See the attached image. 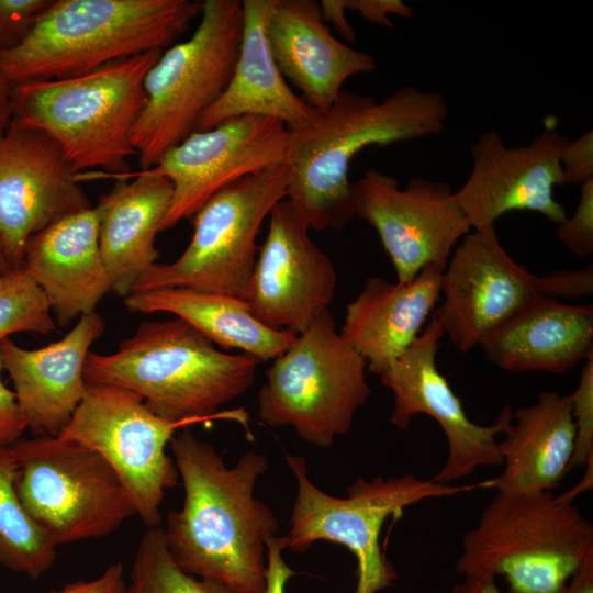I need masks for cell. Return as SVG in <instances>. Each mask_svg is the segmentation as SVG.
Here are the masks:
<instances>
[{
  "label": "cell",
  "instance_id": "cell-1",
  "mask_svg": "<svg viewBox=\"0 0 593 593\" xmlns=\"http://www.w3.org/2000/svg\"><path fill=\"white\" fill-rule=\"evenodd\" d=\"M169 444L184 488L181 510L169 511L163 527L170 556L194 577L236 593H265L266 540L279 527L271 508L254 495L268 469L266 456L249 450L228 468L189 428Z\"/></svg>",
  "mask_w": 593,
  "mask_h": 593
},
{
  "label": "cell",
  "instance_id": "cell-2",
  "mask_svg": "<svg viewBox=\"0 0 593 593\" xmlns=\"http://www.w3.org/2000/svg\"><path fill=\"white\" fill-rule=\"evenodd\" d=\"M448 114L441 93L412 85L381 101L343 89L327 110L290 131L286 199L310 230H343L355 217L348 178L353 159L371 146L438 134Z\"/></svg>",
  "mask_w": 593,
  "mask_h": 593
},
{
  "label": "cell",
  "instance_id": "cell-3",
  "mask_svg": "<svg viewBox=\"0 0 593 593\" xmlns=\"http://www.w3.org/2000/svg\"><path fill=\"white\" fill-rule=\"evenodd\" d=\"M259 360L227 354L202 333L176 317L142 323L115 353L89 351L86 383L111 384L142 396L158 416L184 426L216 417L246 423L243 410L217 413L254 384Z\"/></svg>",
  "mask_w": 593,
  "mask_h": 593
},
{
  "label": "cell",
  "instance_id": "cell-4",
  "mask_svg": "<svg viewBox=\"0 0 593 593\" xmlns=\"http://www.w3.org/2000/svg\"><path fill=\"white\" fill-rule=\"evenodd\" d=\"M202 7L195 0H54L19 46L0 53V69L15 86L165 51Z\"/></svg>",
  "mask_w": 593,
  "mask_h": 593
},
{
  "label": "cell",
  "instance_id": "cell-5",
  "mask_svg": "<svg viewBox=\"0 0 593 593\" xmlns=\"http://www.w3.org/2000/svg\"><path fill=\"white\" fill-rule=\"evenodd\" d=\"M163 51L101 66L78 77L13 86V120L61 148L78 172L100 167L105 177L130 171L131 131L146 103L145 77Z\"/></svg>",
  "mask_w": 593,
  "mask_h": 593
},
{
  "label": "cell",
  "instance_id": "cell-6",
  "mask_svg": "<svg viewBox=\"0 0 593 593\" xmlns=\"http://www.w3.org/2000/svg\"><path fill=\"white\" fill-rule=\"evenodd\" d=\"M590 553L593 525L571 501L497 492L463 535L455 570L503 575L508 593H562Z\"/></svg>",
  "mask_w": 593,
  "mask_h": 593
},
{
  "label": "cell",
  "instance_id": "cell-7",
  "mask_svg": "<svg viewBox=\"0 0 593 593\" xmlns=\"http://www.w3.org/2000/svg\"><path fill=\"white\" fill-rule=\"evenodd\" d=\"M243 33L242 1L205 0L193 34L163 51L148 70L146 103L130 135L143 170L191 133L233 76Z\"/></svg>",
  "mask_w": 593,
  "mask_h": 593
},
{
  "label": "cell",
  "instance_id": "cell-8",
  "mask_svg": "<svg viewBox=\"0 0 593 593\" xmlns=\"http://www.w3.org/2000/svg\"><path fill=\"white\" fill-rule=\"evenodd\" d=\"M286 461L296 481L290 530L283 536L287 549L303 553L318 540L345 546L357 562L354 593H378L399 579L380 545L389 517H400L406 507L425 500L478 489L477 484H440L405 473L388 479L359 478L347 489L346 497H336L313 484L304 457L286 454Z\"/></svg>",
  "mask_w": 593,
  "mask_h": 593
},
{
  "label": "cell",
  "instance_id": "cell-9",
  "mask_svg": "<svg viewBox=\"0 0 593 593\" xmlns=\"http://www.w3.org/2000/svg\"><path fill=\"white\" fill-rule=\"evenodd\" d=\"M370 394L365 359L326 310L267 369L258 416L271 427L292 426L303 440L328 448L350 429Z\"/></svg>",
  "mask_w": 593,
  "mask_h": 593
},
{
  "label": "cell",
  "instance_id": "cell-10",
  "mask_svg": "<svg viewBox=\"0 0 593 593\" xmlns=\"http://www.w3.org/2000/svg\"><path fill=\"white\" fill-rule=\"evenodd\" d=\"M11 448L20 502L56 548L109 536L137 515L132 495L96 451L59 436L21 438Z\"/></svg>",
  "mask_w": 593,
  "mask_h": 593
},
{
  "label": "cell",
  "instance_id": "cell-11",
  "mask_svg": "<svg viewBox=\"0 0 593 593\" xmlns=\"http://www.w3.org/2000/svg\"><path fill=\"white\" fill-rule=\"evenodd\" d=\"M288 186V166L279 164L222 188L192 216L193 236L182 255L149 267L132 293L191 288L247 301L260 226Z\"/></svg>",
  "mask_w": 593,
  "mask_h": 593
},
{
  "label": "cell",
  "instance_id": "cell-12",
  "mask_svg": "<svg viewBox=\"0 0 593 593\" xmlns=\"http://www.w3.org/2000/svg\"><path fill=\"white\" fill-rule=\"evenodd\" d=\"M155 414L137 393L87 383L85 395L59 437L99 454L132 495L147 528L160 526V504L179 472L166 447L183 427Z\"/></svg>",
  "mask_w": 593,
  "mask_h": 593
},
{
  "label": "cell",
  "instance_id": "cell-13",
  "mask_svg": "<svg viewBox=\"0 0 593 593\" xmlns=\"http://www.w3.org/2000/svg\"><path fill=\"white\" fill-rule=\"evenodd\" d=\"M451 187L422 177L399 180L368 169L351 183L354 216L370 224L388 254L396 282L409 283L427 266L444 270L471 226Z\"/></svg>",
  "mask_w": 593,
  "mask_h": 593
},
{
  "label": "cell",
  "instance_id": "cell-14",
  "mask_svg": "<svg viewBox=\"0 0 593 593\" xmlns=\"http://www.w3.org/2000/svg\"><path fill=\"white\" fill-rule=\"evenodd\" d=\"M443 336L441 327L430 316L416 340L379 378L393 394L390 421L398 429H407L418 414L429 415L441 427L447 440V457L432 480L452 484L480 467L502 466L497 436L510 426L513 409L505 404L496 421L486 426L467 416L460 399L436 363Z\"/></svg>",
  "mask_w": 593,
  "mask_h": 593
},
{
  "label": "cell",
  "instance_id": "cell-15",
  "mask_svg": "<svg viewBox=\"0 0 593 593\" xmlns=\"http://www.w3.org/2000/svg\"><path fill=\"white\" fill-rule=\"evenodd\" d=\"M290 131L279 120L244 115L195 131L167 149L152 174L174 187L169 211L159 232L192 217L227 184L273 165L286 164Z\"/></svg>",
  "mask_w": 593,
  "mask_h": 593
},
{
  "label": "cell",
  "instance_id": "cell-16",
  "mask_svg": "<svg viewBox=\"0 0 593 593\" xmlns=\"http://www.w3.org/2000/svg\"><path fill=\"white\" fill-rule=\"evenodd\" d=\"M567 142L553 116L546 118L542 131L526 145L507 146L495 130L482 133L470 148V174L454 192L471 228L495 226L512 211L536 212L561 223L567 213L555 188L562 186L560 154Z\"/></svg>",
  "mask_w": 593,
  "mask_h": 593
},
{
  "label": "cell",
  "instance_id": "cell-17",
  "mask_svg": "<svg viewBox=\"0 0 593 593\" xmlns=\"http://www.w3.org/2000/svg\"><path fill=\"white\" fill-rule=\"evenodd\" d=\"M536 276L502 246L495 226L473 230L441 272L434 317L452 345L468 353L539 294Z\"/></svg>",
  "mask_w": 593,
  "mask_h": 593
},
{
  "label": "cell",
  "instance_id": "cell-18",
  "mask_svg": "<svg viewBox=\"0 0 593 593\" xmlns=\"http://www.w3.org/2000/svg\"><path fill=\"white\" fill-rule=\"evenodd\" d=\"M81 174L46 134L12 119L0 134V237L15 268L27 239L54 222L91 208Z\"/></svg>",
  "mask_w": 593,
  "mask_h": 593
},
{
  "label": "cell",
  "instance_id": "cell-19",
  "mask_svg": "<svg viewBox=\"0 0 593 593\" xmlns=\"http://www.w3.org/2000/svg\"><path fill=\"white\" fill-rule=\"evenodd\" d=\"M269 217L247 303L262 325L298 335L328 310L336 291V270L289 200L277 203Z\"/></svg>",
  "mask_w": 593,
  "mask_h": 593
},
{
  "label": "cell",
  "instance_id": "cell-20",
  "mask_svg": "<svg viewBox=\"0 0 593 593\" xmlns=\"http://www.w3.org/2000/svg\"><path fill=\"white\" fill-rule=\"evenodd\" d=\"M105 323L96 312L80 316L60 340L25 349L10 337L0 340L3 370L34 436H58L81 402L87 383L83 367L90 346Z\"/></svg>",
  "mask_w": 593,
  "mask_h": 593
},
{
  "label": "cell",
  "instance_id": "cell-21",
  "mask_svg": "<svg viewBox=\"0 0 593 593\" xmlns=\"http://www.w3.org/2000/svg\"><path fill=\"white\" fill-rule=\"evenodd\" d=\"M266 32L280 72L318 112L334 103L348 78L378 68L371 54L331 33L316 0H275Z\"/></svg>",
  "mask_w": 593,
  "mask_h": 593
},
{
  "label": "cell",
  "instance_id": "cell-22",
  "mask_svg": "<svg viewBox=\"0 0 593 593\" xmlns=\"http://www.w3.org/2000/svg\"><path fill=\"white\" fill-rule=\"evenodd\" d=\"M22 268L47 298L57 325L66 326L93 313L111 291L99 247L96 206L69 214L32 235L24 247Z\"/></svg>",
  "mask_w": 593,
  "mask_h": 593
},
{
  "label": "cell",
  "instance_id": "cell-23",
  "mask_svg": "<svg viewBox=\"0 0 593 593\" xmlns=\"http://www.w3.org/2000/svg\"><path fill=\"white\" fill-rule=\"evenodd\" d=\"M112 190L96 205L99 247L111 291L127 296L159 256L155 239L167 215L174 187L159 175L142 170L114 176Z\"/></svg>",
  "mask_w": 593,
  "mask_h": 593
},
{
  "label": "cell",
  "instance_id": "cell-24",
  "mask_svg": "<svg viewBox=\"0 0 593 593\" xmlns=\"http://www.w3.org/2000/svg\"><path fill=\"white\" fill-rule=\"evenodd\" d=\"M443 270L427 266L409 283L373 276L349 302L340 335L380 376L419 336L440 299Z\"/></svg>",
  "mask_w": 593,
  "mask_h": 593
},
{
  "label": "cell",
  "instance_id": "cell-25",
  "mask_svg": "<svg viewBox=\"0 0 593 593\" xmlns=\"http://www.w3.org/2000/svg\"><path fill=\"white\" fill-rule=\"evenodd\" d=\"M479 346L505 371L564 373L593 353V306L538 295Z\"/></svg>",
  "mask_w": 593,
  "mask_h": 593
},
{
  "label": "cell",
  "instance_id": "cell-26",
  "mask_svg": "<svg viewBox=\"0 0 593 593\" xmlns=\"http://www.w3.org/2000/svg\"><path fill=\"white\" fill-rule=\"evenodd\" d=\"M275 0H244L238 58L228 86L200 118L197 131L232 118L255 115L281 121L289 131L307 125L317 111L287 83L267 38V21Z\"/></svg>",
  "mask_w": 593,
  "mask_h": 593
},
{
  "label": "cell",
  "instance_id": "cell-27",
  "mask_svg": "<svg viewBox=\"0 0 593 593\" xmlns=\"http://www.w3.org/2000/svg\"><path fill=\"white\" fill-rule=\"evenodd\" d=\"M499 441L503 472L477 483L502 493L555 490L569 471L575 427L570 394L545 391L536 403L513 410V418Z\"/></svg>",
  "mask_w": 593,
  "mask_h": 593
},
{
  "label": "cell",
  "instance_id": "cell-28",
  "mask_svg": "<svg viewBox=\"0 0 593 593\" xmlns=\"http://www.w3.org/2000/svg\"><path fill=\"white\" fill-rule=\"evenodd\" d=\"M124 305L144 314L167 312L186 321L213 344L240 349L260 361L273 360L295 340L290 331L262 325L247 301L191 288H164L131 293Z\"/></svg>",
  "mask_w": 593,
  "mask_h": 593
},
{
  "label": "cell",
  "instance_id": "cell-29",
  "mask_svg": "<svg viewBox=\"0 0 593 593\" xmlns=\"http://www.w3.org/2000/svg\"><path fill=\"white\" fill-rule=\"evenodd\" d=\"M15 475L11 446L0 447V564L37 580L52 568L57 551L23 508L15 490Z\"/></svg>",
  "mask_w": 593,
  "mask_h": 593
},
{
  "label": "cell",
  "instance_id": "cell-30",
  "mask_svg": "<svg viewBox=\"0 0 593 593\" xmlns=\"http://www.w3.org/2000/svg\"><path fill=\"white\" fill-rule=\"evenodd\" d=\"M124 593H236L209 579L181 570L169 553L164 528H148L142 536Z\"/></svg>",
  "mask_w": 593,
  "mask_h": 593
},
{
  "label": "cell",
  "instance_id": "cell-31",
  "mask_svg": "<svg viewBox=\"0 0 593 593\" xmlns=\"http://www.w3.org/2000/svg\"><path fill=\"white\" fill-rule=\"evenodd\" d=\"M56 328L51 305L21 267L0 277V340L11 334H49Z\"/></svg>",
  "mask_w": 593,
  "mask_h": 593
},
{
  "label": "cell",
  "instance_id": "cell-32",
  "mask_svg": "<svg viewBox=\"0 0 593 593\" xmlns=\"http://www.w3.org/2000/svg\"><path fill=\"white\" fill-rule=\"evenodd\" d=\"M575 440L569 471L593 461V353L584 360L577 388L570 393Z\"/></svg>",
  "mask_w": 593,
  "mask_h": 593
},
{
  "label": "cell",
  "instance_id": "cell-33",
  "mask_svg": "<svg viewBox=\"0 0 593 593\" xmlns=\"http://www.w3.org/2000/svg\"><path fill=\"white\" fill-rule=\"evenodd\" d=\"M54 0H0V53L19 46Z\"/></svg>",
  "mask_w": 593,
  "mask_h": 593
},
{
  "label": "cell",
  "instance_id": "cell-34",
  "mask_svg": "<svg viewBox=\"0 0 593 593\" xmlns=\"http://www.w3.org/2000/svg\"><path fill=\"white\" fill-rule=\"evenodd\" d=\"M580 189L577 209L558 224L557 237L574 256L588 257L593 251V180Z\"/></svg>",
  "mask_w": 593,
  "mask_h": 593
},
{
  "label": "cell",
  "instance_id": "cell-35",
  "mask_svg": "<svg viewBox=\"0 0 593 593\" xmlns=\"http://www.w3.org/2000/svg\"><path fill=\"white\" fill-rule=\"evenodd\" d=\"M535 286L539 295L552 299L590 296L593 293L592 264L582 269L560 270L542 277L536 276Z\"/></svg>",
  "mask_w": 593,
  "mask_h": 593
},
{
  "label": "cell",
  "instance_id": "cell-36",
  "mask_svg": "<svg viewBox=\"0 0 593 593\" xmlns=\"http://www.w3.org/2000/svg\"><path fill=\"white\" fill-rule=\"evenodd\" d=\"M562 186L593 180V131L588 130L567 142L560 154Z\"/></svg>",
  "mask_w": 593,
  "mask_h": 593
},
{
  "label": "cell",
  "instance_id": "cell-37",
  "mask_svg": "<svg viewBox=\"0 0 593 593\" xmlns=\"http://www.w3.org/2000/svg\"><path fill=\"white\" fill-rule=\"evenodd\" d=\"M3 371L0 356V447L11 446L27 429L26 421L20 410L14 391L2 381Z\"/></svg>",
  "mask_w": 593,
  "mask_h": 593
},
{
  "label": "cell",
  "instance_id": "cell-38",
  "mask_svg": "<svg viewBox=\"0 0 593 593\" xmlns=\"http://www.w3.org/2000/svg\"><path fill=\"white\" fill-rule=\"evenodd\" d=\"M346 11L358 12L367 21L392 27L390 15L400 18H411L414 14L413 8L401 0H343Z\"/></svg>",
  "mask_w": 593,
  "mask_h": 593
},
{
  "label": "cell",
  "instance_id": "cell-39",
  "mask_svg": "<svg viewBox=\"0 0 593 593\" xmlns=\"http://www.w3.org/2000/svg\"><path fill=\"white\" fill-rule=\"evenodd\" d=\"M267 549V573L265 593H286L284 586L290 578L296 572L291 569L282 557V551L287 549L283 536H272L266 540Z\"/></svg>",
  "mask_w": 593,
  "mask_h": 593
},
{
  "label": "cell",
  "instance_id": "cell-40",
  "mask_svg": "<svg viewBox=\"0 0 593 593\" xmlns=\"http://www.w3.org/2000/svg\"><path fill=\"white\" fill-rule=\"evenodd\" d=\"M125 585L123 564L114 562L96 579L70 582L49 593H124Z\"/></svg>",
  "mask_w": 593,
  "mask_h": 593
},
{
  "label": "cell",
  "instance_id": "cell-41",
  "mask_svg": "<svg viewBox=\"0 0 593 593\" xmlns=\"http://www.w3.org/2000/svg\"><path fill=\"white\" fill-rule=\"evenodd\" d=\"M321 16L323 22L332 23L334 29L349 44L356 42V33L349 24L346 15L343 0H322L320 1Z\"/></svg>",
  "mask_w": 593,
  "mask_h": 593
},
{
  "label": "cell",
  "instance_id": "cell-42",
  "mask_svg": "<svg viewBox=\"0 0 593 593\" xmlns=\"http://www.w3.org/2000/svg\"><path fill=\"white\" fill-rule=\"evenodd\" d=\"M451 593H502L495 577L485 573L463 575V580L451 588Z\"/></svg>",
  "mask_w": 593,
  "mask_h": 593
},
{
  "label": "cell",
  "instance_id": "cell-43",
  "mask_svg": "<svg viewBox=\"0 0 593 593\" xmlns=\"http://www.w3.org/2000/svg\"><path fill=\"white\" fill-rule=\"evenodd\" d=\"M562 593H593V553L584 558Z\"/></svg>",
  "mask_w": 593,
  "mask_h": 593
},
{
  "label": "cell",
  "instance_id": "cell-44",
  "mask_svg": "<svg viewBox=\"0 0 593 593\" xmlns=\"http://www.w3.org/2000/svg\"><path fill=\"white\" fill-rule=\"evenodd\" d=\"M12 91L13 86L0 69V134L7 130L13 118Z\"/></svg>",
  "mask_w": 593,
  "mask_h": 593
},
{
  "label": "cell",
  "instance_id": "cell-45",
  "mask_svg": "<svg viewBox=\"0 0 593 593\" xmlns=\"http://www.w3.org/2000/svg\"><path fill=\"white\" fill-rule=\"evenodd\" d=\"M16 269L10 261L3 242L0 237V277L11 272L12 270Z\"/></svg>",
  "mask_w": 593,
  "mask_h": 593
}]
</instances>
